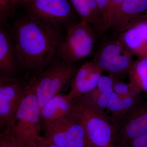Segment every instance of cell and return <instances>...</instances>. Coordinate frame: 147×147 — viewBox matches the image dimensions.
Returning <instances> with one entry per match:
<instances>
[{"label":"cell","mask_w":147,"mask_h":147,"mask_svg":"<svg viewBox=\"0 0 147 147\" xmlns=\"http://www.w3.org/2000/svg\"><path fill=\"white\" fill-rule=\"evenodd\" d=\"M64 29L26 15L18 18L13 26V40L21 68L36 74L55 61Z\"/></svg>","instance_id":"cell-1"},{"label":"cell","mask_w":147,"mask_h":147,"mask_svg":"<svg viewBox=\"0 0 147 147\" xmlns=\"http://www.w3.org/2000/svg\"><path fill=\"white\" fill-rule=\"evenodd\" d=\"M71 111L84 126L89 147H119L110 117L96 108L86 94L73 99Z\"/></svg>","instance_id":"cell-2"},{"label":"cell","mask_w":147,"mask_h":147,"mask_svg":"<svg viewBox=\"0 0 147 147\" xmlns=\"http://www.w3.org/2000/svg\"><path fill=\"white\" fill-rule=\"evenodd\" d=\"M76 71L73 63L60 59L54 61L29 79L35 92L40 111L48 100L70 84Z\"/></svg>","instance_id":"cell-3"},{"label":"cell","mask_w":147,"mask_h":147,"mask_svg":"<svg viewBox=\"0 0 147 147\" xmlns=\"http://www.w3.org/2000/svg\"><path fill=\"white\" fill-rule=\"evenodd\" d=\"M40 109L35 92L26 82V94L14 119L9 127L27 147H36L41 128Z\"/></svg>","instance_id":"cell-4"},{"label":"cell","mask_w":147,"mask_h":147,"mask_svg":"<svg viewBox=\"0 0 147 147\" xmlns=\"http://www.w3.org/2000/svg\"><path fill=\"white\" fill-rule=\"evenodd\" d=\"M57 57L62 61L73 63L90 55L95 42L94 30L85 21L73 22L66 27Z\"/></svg>","instance_id":"cell-5"},{"label":"cell","mask_w":147,"mask_h":147,"mask_svg":"<svg viewBox=\"0 0 147 147\" xmlns=\"http://www.w3.org/2000/svg\"><path fill=\"white\" fill-rule=\"evenodd\" d=\"M21 5L26 15L44 24L65 29L74 22L69 0H27Z\"/></svg>","instance_id":"cell-6"},{"label":"cell","mask_w":147,"mask_h":147,"mask_svg":"<svg viewBox=\"0 0 147 147\" xmlns=\"http://www.w3.org/2000/svg\"><path fill=\"white\" fill-rule=\"evenodd\" d=\"M44 137L59 147H89L84 126L73 112L42 128Z\"/></svg>","instance_id":"cell-7"},{"label":"cell","mask_w":147,"mask_h":147,"mask_svg":"<svg viewBox=\"0 0 147 147\" xmlns=\"http://www.w3.org/2000/svg\"><path fill=\"white\" fill-rule=\"evenodd\" d=\"M116 129L119 147L147 134V100H141L123 115L111 119Z\"/></svg>","instance_id":"cell-8"},{"label":"cell","mask_w":147,"mask_h":147,"mask_svg":"<svg viewBox=\"0 0 147 147\" xmlns=\"http://www.w3.org/2000/svg\"><path fill=\"white\" fill-rule=\"evenodd\" d=\"M26 82L0 76V128L9 126L24 100Z\"/></svg>","instance_id":"cell-9"},{"label":"cell","mask_w":147,"mask_h":147,"mask_svg":"<svg viewBox=\"0 0 147 147\" xmlns=\"http://www.w3.org/2000/svg\"><path fill=\"white\" fill-rule=\"evenodd\" d=\"M133 56L118 38L105 44L98 52L94 61L103 71L115 76L127 73L134 61Z\"/></svg>","instance_id":"cell-10"},{"label":"cell","mask_w":147,"mask_h":147,"mask_svg":"<svg viewBox=\"0 0 147 147\" xmlns=\"http://www.w3.org/2000/svg\"><path fill=\"white\" fill-rule=\"evenodd\" d=\"M102 71L94 61L84 64L76 71L71 80L69 96L74 99L92 91L97 86Z\"/></svg>","instance_id":"cell-11"},{"label":"cell","mask_w":147,"mask_h":147,"mask_svg":"<svg viewBox=\"0 0 147 147\" xmlns=\"http://www.w3.org/2000/svg\"><path fill=\"white\" fill-rule=\"evenodd\" d=\"M147 10V0H124L115 13L111 28L121 33L136 24L138 16Z\"/></svg>","instance_id":"cell-12"},{"label":"cell","mask_w":147,"mask_h":147,"mask_svg":"<svg viewBox=\"0 0 147 147\" xmlns=\"http://www.w3.org/2000/svg\"><path fill=\"white\" fill-rule=\"evenodd\" d=\"M21 68L13 39L6 30L1 27L0 30V75L14 77Z\"/></svg>","instance_id":"cell-13"},{"label":"cell","mask_w":147,"mask_h":147,"mask_svg":"<svg viewBox=\"0 0 147 147\" xmlns=\"http://www.w3.org/2000/svg\"><path fill=\"white\" fill-rule=\"evenodd\" d=\"M119 39L133 55H147V23H136L121 33Z\"/></svg>","instance_id":"cell-14"},{"label":"cell","mask_w":147,"mask_h":147,"mask_svg":"<svg viewBox=\"0 0 147 147\" xmlns=\"http://www.w3.org/2000/svg\"><path fill=\"white\" fill-rule=\"evenodd\" d=\"M73 100L60 93L48 100L40 111L42 128L70 113Z\"/></svg>","instance_id":"cell-15"},{"label":"cell","mask_w":147,"mask_h":147,"mask_svg":"<svg viewBox=\"0 0 147 147\" xmlns=\"http://www.w3.org/2000/svg\"><path fill=\"white\" fill-rule=\"evenodd\" d=\"M140 94L122 95L113 92L106 110L110 113L111 119L123 115L141 100Z\"/></svg>","instance_id":"cell-16"},{"label":"cell","mask_w":147,"mask_h":147,"mask_svg":"<svg viewBox=\"0 0 147 147\" xmlns=\"http://www.w3.org/2000/svg\"><path fill=\"white\" fill-rule=\"evenodd\" d=\"M129 83L135 92H147V57L133 61L127 72Z\"/></svg>","instance_id":"cell-17"},{"label":"cell","mask_w":147,"mask_h":147,"mask_svg":"<svg viewBox=\"0 0 147 147\" xmlns=\"http://www.w3.org/2000/svg\"><path fill=\"white\" fill-rule=\"evenodd\" d=\"M113 92V88L104 91L100 90L96 88L86 94L96 108L105 112Z\"/></svg>","instance_id":"cell-18"},{"label":"cell","mask_w":147,"mask_h":147,"mask_svg":"<svg viewBox=\"0 0 147 147\" xmlns=\"http://www.w3.org/2000/svg\"><path fill=\"white\" fill-rule=\"evenodd\" d=\"M76 13L81 20L86 21L91 26L96 27L94 18L87 5L86 0H69Z\"/></svg>","instance_id":"cell-19"},{"label":"cell","mask_w":147,"mask_h":147,"mask_svg":"<svg viewBox=\"0 0 147 147\" xmlns=\"http://www.w3.org/2000/svg\"><path fill=\"white\" fill-rule=\"evenodd\" d=\"M0 147H26L9 126L1 129Z\"/></svg>","instance_id":"cell-20"},{"label":"cell","mask_w":147,"mask_h":147,"mask_svg":"<svg viewBox=\"0 0 147 147\" xmlns=\"http://www.w3.org/2000/svg\"><path fill=\"white\" fill-rule=\"evenodd\" d=\"M16 5L13 0H0L1 23L12 15L15 11Z\"/></svg>","instance_id":"cell-21"},{"label":"cell","mask_w":147,"mask_h":147,"mask_svg":"<svg viewBox=\"0 0 147 147\" xmlns=\"http://www.w3.org/2000/svg\"><path fill=\"white\" fill-rule=\"evenodd\" d=\"M114 92L119 95H127L138 93L133 90L129 83H125L116 79L113 87Z\"/></svg>","instance_id":"cell-22"},{"label":"cell","mask_w":147,"mask_h":147,"mask_svg":"<svg viewBox=\"0 0 147 147\" xmlns=\"http://www.w3.org/2000/svg\"><path fill=\"white\" fill-rule=\"evenodd\" d=\"M124 0H111L108 9L105 30L111 28L113 18L117 9Z\"/></svg>","instance_id":"cell-23"},{"label":"cell","mask_w":147,"mask_h":147,"mask_svg":"<svg viewBox=\"0 0 147 147\" xmlns=\"http://www.w3.org/2000/svg\"><path fill=\"white\" fill-rule=\"evenodd\" d=\"M116 79L115 76L110 74L108 76L102 75L98 81L96 88L101 91L106 90L112 88Z\"/></svg>","instance_id":"cell-24"},{"label":"cell","mask_w":147,"mask_h":147,"mask_svg":"<svg viewBox=\"0 0 147 147\" xmlns=\"http://www.w3.org/2000/svg\"><path fill=\"white\" fill-rule=\"evenodd\" d=\"M102 16V30H105L107 15L111 0H95Z\"/></svg>","instance_id":"cell-25"},{"label":"cell","mask_w":147,"mask_h":147,"mask_svg":"<svg viewBox=\"0 0 147 147\" xmlns=\"http://www.w3.org/2000/svg\"><path fill=\"white\" fill-rule=\"evenodd\" d=\"M123 147H147V134L131 140Z\"/></svg>","instance_id":"cell-26"},{"label":"cell","mask_w":147,"mask_h":147,"mask_svg":"<svg viewBox=\"0 0 147 147\" xmlns=\"http://www.w3.org/2000/svg\"><path fill=\"white\" fill-rule=\"evenodd\" d=\"M36 147H59L47 138L40 135L37 140Z\"/></svg>","instance_id":"cell-27"},{"label":"cell","mask_w":147,"mask_h":147,"mask_svg":"<svg viewBox=\"0 0 147 147\" xmlns=\"http://www.w3.org/2000/svg\"><path fill=\"white\" fill-rule=\"evenodd\" d=\"M14 1V2L16 5L17 4H21L23 3L24 2L26 1L27 0H13Z\"/></svg>","instance_id":"cell-28"}]
</instances>
